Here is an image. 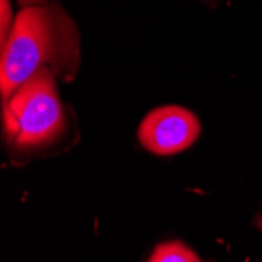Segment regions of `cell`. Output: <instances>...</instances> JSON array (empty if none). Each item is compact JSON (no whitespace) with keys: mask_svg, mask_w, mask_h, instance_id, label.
I'll use <instances>...</instances> for the list:
<instances>
[{"mask_svg":"<svg viewBox=\"0 0 262 262\" xmlns=\"http://www.w3.org/2000/svg\"><path fill=\"white\" fill-rule=\"evenodd\" d=\"M0 49L4 101L41 71L69 82L80 64V35L76 22L57 4L24 7Z\"/></svg>","mask_w":262,"mask_h":262,"instance_id":"obj_1","label":"cell"},{"mask_svg":"<svg viewBox=\"0 0 262 262\" xmlns=\"http://www.w3.org/2000/svg\"><path fill=\"white\" fill-rule=\"evenodd\" d=\"M24 7H32V5H41L44 0H19Z\"/></svg>","mask_w":262,"mask_h":262,"instance_id":"obj_6","label":"cell"},{"mask_svg":"<svg viewBox=\"0 0 262 262\" xmlns=\"http://www.w3.org/2000/svg\"><path fill=\"white\" fill-rule=\"evenodd\" d=\"M8 143L17 149H35L54 141L64 127V112L57 90V77L41 71L20 85L2 108Z\"/></svg>","mask_w":262,"mask_h":262,"instance_id":"obj_2","label":"cell"},{"mask_svg":"<svg viewBox=\"0 0 262 262\" xmlns=\"http://www.w3.org/2000/svg\"><path fill=\"white\" fill-rule=\"evenodd\" d=\"M148 262H201L198 254L179 242L159 245Z\"/></svg>","mask_w":262,"mask_h":262,"instance_id":"obj_4","label":"cell"},{"mask_svg":"<svg viewBox=\"0 0 262 262\" xmlns=\"http://www.w3.org/2000/svg\"><path fill=\"white\" fill-rule=\"evenodd\" d=\"M200 137L198 118L184 107L165 105L149 112L138 129L143 148L156 156H173L190 148Z\"/></svg>","mask_w":262,"mask_h":262,"instance_id":"obj_3","label":"cell"},{"mask_svg":"<svg viewBox=\"0 0 262 262\" xmlns=\"http://www.w3.org/2000/svg\"><path fill=\"white\" fill-rule=\"evenodd\" d=\"M13 24H14V19L11 14L10 0H0V46L7 41L13 29Z\"/></svg>","mask_w":262,"mask_h":262,"instance_id":"obj_5","label":"cell"},{"mask_svg":"<svg viewBox=\"0 0 262 262\" xmlns=\"http://www.w3.org/2000/svg\"><path fill=\"white\" fill-rule=\"evenodd\" d=\"M257 226L260 228V226H262V222H257Z\"/></svg>","mask_w":262,"mask_h":262,"instance_id":"obj_7","label":"cell"}]
</instances>
